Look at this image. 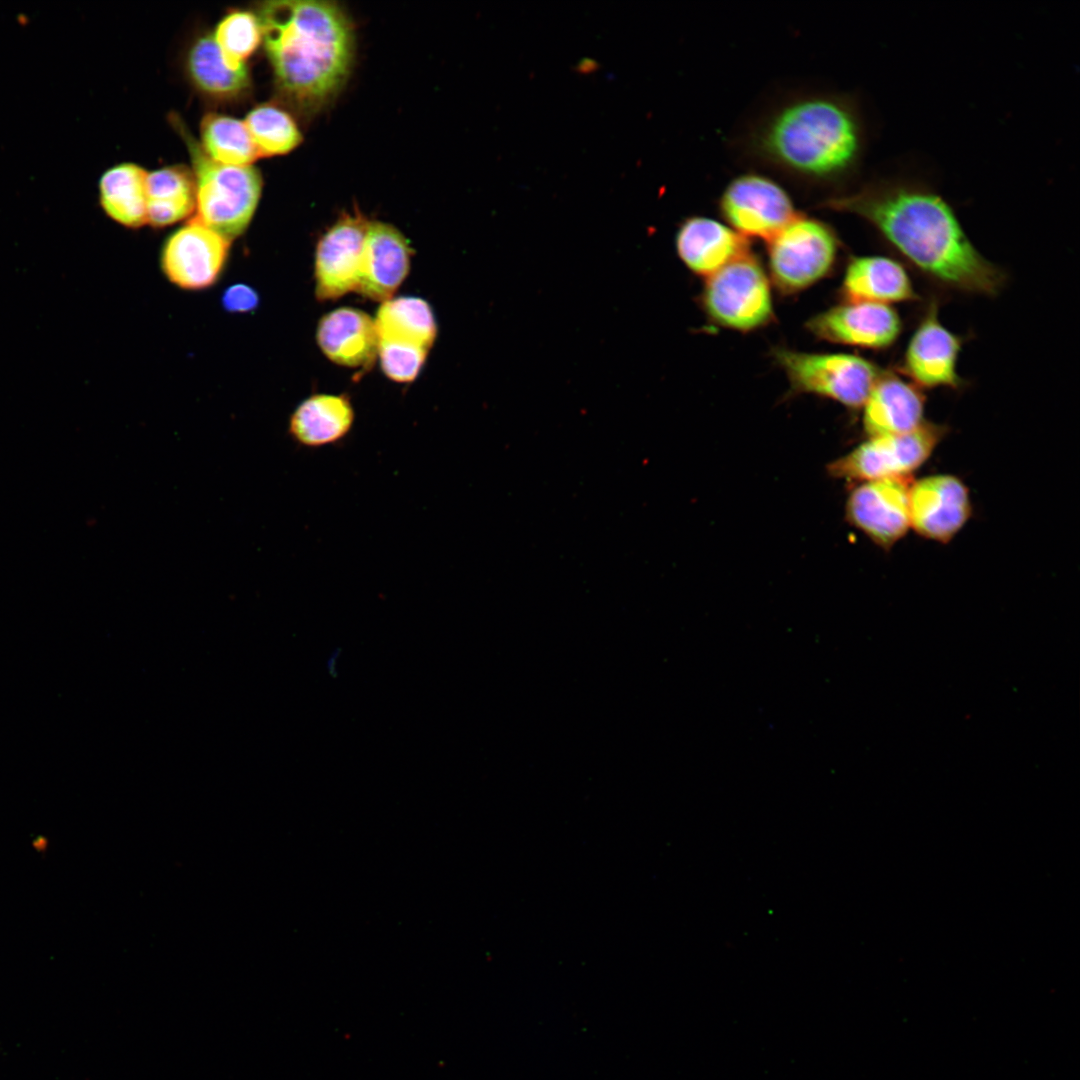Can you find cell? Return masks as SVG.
<instances>
[{
    "label": "cell",
    "mask_w": 1080,
    "mask_h": 1080,
    "mask_svg": "<svg viewBox=\"0 0 1080 1080\" xmlns=\"http://www.w3.org/2000/svg\"><path fill=\"white\" fill-rule=\"evenodd\" d=\"M821 206L862 218L914 268L946 288L994 296L1005 283V274L975 248L952 207L926 184L873 180Z\"/></svg>",
    "instance_id": "6da1fadb"
},
{
    "label": "cell",
    "mask_w": 1080,
    "mask_h": 1080,
    "mask_svg": "<svg viewBox=\"0 0 1080 1080\" xmlns=\"http://www.w3.org/2000/svg\"><path fill=\"white\" fill-rule=\"evenodd\" d=\"M265 51L282 98L312 114L343 87L354 56V31L334 2L269 1L258 16Z\"/></svg>",
    "instance_id": "7a4b0ae2"
},
{
    "label": "cell",
    "mask_w": 1080,
    "mask_h": 1080,
    "mask_svg": "<svg viewBox=\"0 0 1080 1080\" xmlns=\"http://www.w3.org/2000/svg\"><path fill=\"white\" fill-rule=\"evenodd\" d=\"M864 148L855 103L832 93L793 96L753 128L748 149L761 162L809 184H833L851 175Z\"/></svg>",
    "instance_id": "3957f363"
},
{
    "label": "cell",
    "mask_w": 1080,
    "mask_h": 1080,
    "mask_svg": "<svg viewBox=\"0 0 1080 1080\" xmlns=\"http://www.w3.org/2000/svg\"><path fill=\"white\" fill-rule=\"evenodd\" d=\"M192 162L197 216L195 219L229 241L248 227L258 205L262 178L253 166H229L211 159L176 116Z\"/></svg>",
    "instance_id": "277c9868"
},
{
    "label": "cell",
    "mask_w": 1080,
    "mask_h": 1080,
    "mask_svg": "<svg viewBox=\"0 0 1080 1080\" xmlns=\"http://www.w3.org/2000/svg\"><path fill=\"white\" fill-rule=\"evenodd\" d=\"M793 389L835 400L850 408L862 407L881 375L867 359L842 353H805L789 349L774 352Z\"/></svg>",
    "instance_id": "5b68a950"
},
{
    "label": "cell",
    "mask_w": 1080,
    "mask_h": 1080,
    "mask_svg": "<svg viewBox=\"0 0 1080 1080\" xmlns=\"http://www.w3.org/2000/svg\"><path fill=\"white\" fill-rule=\"evenodd\" d=\"M946 434L944 425L925 420L905 434L869 437L833 461L828 471L833 477L858 483L909 476L929 459Z\"/></svg>",
    "instance_id": "8992f818"
},
{
    "label": "cell",
    "mask_w": 1080,
    "mask_h": 1080,
    "mask_svg": "<svg viewBox=\"0 0 1080 1080\" xmlns=\"http://www.w3.org/2000/svg\"><path fill=\"white\" fill-rule=\"evenodd\" d=\"M771 276L785 293L805 289L834 264L838 242L824 222L796 215L768 241Z\"/></svg>",
    "instance_id": "52a82bcc"
},
{
    "label": "cell",
    "mask_w": 1080,
    "mask_h": 1080,
    "mask_svg": "<svg viewBox=\"0 0 1080 1080\" xmlns=\"http://www.w3.org/2000/svg\"><path fill=\"white\" fill-rule=\"evenodd\" d=\"M702 301L714 322L734 330H753L766 324L772 316L769 281L750 254L710 275Z\"/></svg>",
    "instance_id": "ba28073f"
},
{
    "label": "cell",
    "mask_w": 1080,
    "mask_h": 1080,
    "mask_svg": "<svg viewBox=\"0 0 1080 1080\" xmlns=\"http://www.w3.org/2000/svg\"><path fill=\"white\" fill-rule=\"evenodd\" d=\"M722 216L744 237L768 241L797 214L790 196L772 178L745 173L733 178L719 200Z\"/></svg>",
    "instance_id": "9c48e42d"
},
{
    "label": "cell",
    "mask_w": 1080,
    "mask_h": 1080,
    "mask_svg": "<svg viewBox=\"0 0 1080 1080\" xmlns=\"http://www.w3.org/2000/svg\"><path fill=\"white\" fill-rule=\"evenodd\" d=\"M909 476L859 483L845 505L848 522L877 546L889 550L910 526Z\"/></svg>",
    "instance_id": "30bf717a"
},
{
    "label": "cell",
    "mask_w": 1080,
    "mask_h": 1080,
    "mask_svg": "<svg viewBox=\"0 0 1080 1080\" xmlns=\"http://www.w3.org/2000/svg\"><path fill=\"white\" fill-rule=\"evenodd\" d=\"M370 221L358 210L344 213L321 236L315 252V295L319 301L339 299L359 288L365 240Z\"/></svg>",
    "instance_id": "8fae6325"
},
{
    "label": "cell",
    "mask_w": 1080,
    "mask_h": 1080,
    "mask_svg": "<svg viewBox=\"0 0 1080 1080\" xmlns=\"http://www.w3.org/2000/svg\"><path fill=\"white\" fill-rule=\"evenodd\" d=\"M229 247L228 239L194 218L165 241L160 257L161 269L179 288L205 289L218 280Z\"/></svg>",
    "instance_id": "7c38bea8"
},
{
    "label": "cell",
    "mask_w": 1080,
    "mask_h": 1080,
    "mask_svg": "<svg viewBox=\"0 0 1080 1080\" xmlns=\"http://www.w3.org/2000/svg\"><path fill=\"white\" fill-rule=\"evenodd\" d=\"M910 526L921 537L948 543L972 514L969 490L951 474H935L912 481L909 493Z\"/></svg>",
    "instance_id": "4fadbf2b"
},
{
    "label": "cell",
    "mask_w": 1080,
    "mask_h": 1080,
    "mask_svg": "<svg viewBox=\"0 0 1080 1080\" xmlns=\"http://www.w3.org/2000/svg\"><path fill=\"white\" fill-rule=\"evenodd\" d=\"M936 304L931 303L911 335L901 368L919 388L957 389L961 386L957 362L962 340L941 323Z\"/></svg>",
    "instance_id": "5bb4252c"
},
{
    "label": "cell",
    "mask_w": 1080,
    "mask_h": 1080,
    "mask_svg": "<svg viewBox=\"0 0 1080 1080\" xmlns=\"http://www.w3.org/2000/svg\"><path fill=\"white\" fill-rule=\"evenodd\" d=\"M808 329L834 343L868 349H885L899 338L901 318L890 305L846 301L810 319Z\"/></svg>",
    "instance_id": "9a60e30c"
},
{
    "label": "cell",
    "mask_w": 1080,
    "mask_h": 1080,
    "mask_svg": "<svg viewBox=\"0 0 1080 1080\" xmlns=\"http://www.w3.org/2000/svg\"><path fill=\"white\" fill-rule=\"evenodd\" d=\"M412 255L407 239L397 228L370 222L357 292L374 301L390 300L409 273Z\"/></svg>",
    "instance_id": "2e32d148"
},
{
    "label": "cell",
    "mask_w": 1080,
    "mask_h": 1080,
    "mask_svg": "<svg viewBox=\"0 0 1080 1080\" xmlns=\"http://www.w3.org/2000/svg\"><path fill=\"white\" fill-rule=\"evenodd\" d=\"M675 246L679 258L688 269L707 277L749 254L746 237L704 216H692L681 223Z\"/></svg>",
    "instance_id": "e0dca14e"
},
{
    "label": "cell",
    "mask_w": 1080,
    "mask_h": 1080,
    "mask_svg": "<svg viewBox=\"0 0 1080 1080\" xmlns=\"http://www.w3.org/2000/svg\"><path fill=\"white\" fill-rule=\"evenodd\" d=\"M863 407L868 437L905 434L925 421L920 388L892 373L880 375Z\"/></svg>",
    "instance_id": "ac0fdd59"
},
{
    "label": "cell",
    "mask_w": 1080,
    "mask_h": 1080,
    "mask_svg": "<svg viewBox=\"0 0 1080 1080\" xmlns=\"http://www.w3.org/2000/svg\"><path fill=\"white\" fill-rule=\"evenodd\" d=\"M316 339L324 355L344 367L367 371L378 356L375 322L359 309L342 307L324 315Z\"/></svg>",
    "instance_id": "d6986e66"
},
{
    "label": "cell",
    "mask_w": 1080,
    "mask_h": 1080,
    "mask_svg": "<svg viewBox=\"0 0 1080 1080\" xmlns=\"http://www.w3.org/2000/svg\"><path fill=\"white\" fill-rule=\"evenodd\" d=\"M842 291L846 301L890 305L918 299L905 268L884 256L853 258L845 271Z\"/></svg>",
    "instance_id": "ffe728a7"
},
{
    "label": "cell",
    "mask_w": 1080,
    "mask_h": 1080,
    "mask_svg": "<svg viewBox=\"0 0 1080 1080\" xmlns=\"http://www.w3.org/2000/svg\"><path fill=\"white\" fill-rule=\"evenodd\" d=\"M354 418V409L346 394H314L293 411L288 433L300 446L320 448L345 438Z\"/></svg>",
    "instance_id": "44dd1931"
},
{
    "label": "cell",
    "mask_w": 1080,
    "mask_h": 1080,
    "mask_svg": "<svg viewBox=\"0 0 1080 1080\" xmlns=\"http://www.w3.org/2000/svg\"><path fill=\"white\" fill-rule=\"evenodd\" d=\"M379 341L429 351L437 336L430 305L419 297L403 296L382 302L374 320Z\"/></svg>",
    "instance_id": "7402d4cb"
},
{
    "label": "cell",
    "mask_w": 1080,
    "mask_h": 1080,
    "mask_svg": "<svg viewBox=\"0 0 1080 1080\" xmlns=\"http://www.w3.org/2000/svg\"><path fill=\"white\" fill-rule=\"evenodd\" d=\"M147 172L134 163L106 170L99 180L100 204L114 221L136 228L147 223Z\"/></svg>",
    "instance_id": "603a6c76"
},
{
    "label": "cell",
    "mask_w": 1080,
    "mask_h": 1080,
    "mask_svg": "<svg viewBox=\"0 0 1080 1080\" xmlns=\"http://www.w3.org/2000/svg\"><path fill=\"white\" fill-rule=\"evenodd\" d=\"M194 176L183 167L170 166L147 174V222L163 227L178 222L195 208Z\"/></svg>",
    "instance_id": "cb8c5ba5"
},
{
    "label": "cell",
    "mask_w": 1080,
    "mask_h": 1080,
    "mask_svg": "<svg viewBox=\"0 0 1080 1080\" xmlns=\"http://www.w3.org/2000/svg\"><path fill=\"white\" fill-rule=\"evenodd\" d=\"M188 69L195 84L214 96L236 95L249 84L247 66L229 67L212 35L202 36L193 44Z\"/></svg>",
    "instance_id": "d4e9b609"
},
{
    "label": "cell",
    "mask_w": 1080,
    "mask_h": 1080,
    "mask_svg": "<svg viewBox=\"0 0 1080 1080\" xmlns=\"http://www.w3.org/2000/svg\"><path fill=\"white\" fill-rule=\"evenodd\" d=\"M202 148L214 161L229 166H249L259 156L243 121L210 113L200 126Z\"/></svg>",
    "instance_id": "484cf974"
},
{
    "label": "cell",
    "mask_w": 1080,
    "mask_h": 1080,
    "mask_svg": "<svg viewBox=\"0 0 1080 1080\" xmlns=\"http://www.w3.org/2000/svg\"><path fill=\"white\" fill-rule=\"evenodd\" d=\"M259 156L282 155L302 141V135L289 113L273 104L252 109L244 121Z\"/></svg>",
    "instance_id": "4316f807"
},
{
    "label": "cell",
    "mask_w": 1080,
    "mask_h": 1080,
    "mask_svg": "<svg viewBox=\"0 0 1080 1080\" xmlns=\"http://www.w3.org/2000/svg\"><path fill=\"white\" fill-rule=\"evenodd\" d=\"M213 37L227 65L239 69L259 45V19L250 11L233 10L218 23Z\"/></svg>",
    "instance_id": "83f0119b"
},
{
    "label": "cell",
    "mask_w": 1080,
    "mask_h": 1080,
    "mask_svg": "<svg viewBox=\"0 0 1080 1080\" xmlns=\"http://www.w3.org/2000/svg\"><path fill=\"white\" fill-rule=\"evenodd\" d=\"M427 350L379 341L378 357L384 374L397 383H411L423 368Z\"/></svg>",
    "instance_id": "f1b7e54d"
},
{
    "label": "cell",
    "mask_w": 1080,
    "mask_h": 1080,
    "mask_svg": "<svg viewBox=\"0 0 1080 1080\" xmlns=\"http://www.w3.org/2000/svg\"><path fill=\"white\" fill-rule=\"evenodd\" d=\"M223 308L233 313H248L256 310L259 295L249 285L237 283L229 286L221 297Z\"/></svg>",
    "instance_id": "f546056e"
}]
</instances>
